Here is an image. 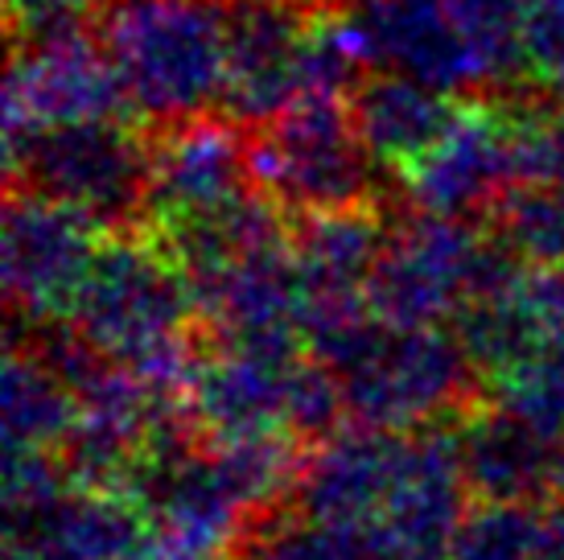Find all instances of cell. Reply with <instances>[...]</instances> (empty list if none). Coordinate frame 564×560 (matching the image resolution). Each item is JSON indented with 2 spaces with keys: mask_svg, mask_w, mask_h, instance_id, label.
<instances>
[{
  "mask_svg": "<svg viewBox=\"0 0 564 560\" xmlns=\"http://www.w3.org/2000/svg\"><path fill=\"white\" fill-rule=\"evenodd\" d=\"M66 326L104 358L120 363L149 388L182 405L198 367L194 293L153 231L104 235Z\"/></svg>",
  "mask_w": 564,
  "mask_h": 560,
  "instance_id": "obj_1",
  "label": "cell"
},
{
  "mask_svg": "<svg viewBox=\"0 0 564 560\" xmlns=\"http://www.w3.org/2000/svg\"><path fill=\"white\" fill-rule=\"evenodd\" d=\"M99 46L144 120L182 125L223 108L227 0H108Z\"/></svg>",
  "mask_w": 564,
  "mask_h": 560,
  "instance_id": "obj_2",
  "label": "cell"
},
{
  "mask_svg": "<svg viewBox=\"0 0 564 560\" xmlns=\"http://www.w3.org/2000/svg\"><path fill=\"white\" fill-rule=\"evenodd\" d=\"M346 417L371 429H424L482 384L454 326H392L376 313L322 351Z\"/></svg>",
  "mask_w": 564,
  "mask_h": 560,
  "instance_id": "obj_3",
  "label": "cell"
},
{
  "mask_svg": "<svg viewBox=\"0 0 564 560\" xmlns=\"http://www.w3.org/2000/svg\"><path fill=\"white\" fill-rule=\"evenodd\" d=\"M523 272L528 265H519L495 231H482L478 218L412 211L379 256L367 305L392 326H454L474 297L495 293Z\"/></svg>",
  "mask_w": 564,
  "mask_h": 560,
  "instance_id": "obj_4",
  "label": "cell"
},
{
  "mask_svg": "<svg viewBox=\"0 0 564 560\" xmlns=\"http://www.w3.org/2000/svg\"><path fill=\"white\" fill-rule=\"evenodd\" d=\"M251 170L289 218L376 206L379 165L359 140L350 99H297L251 137Z\"/></svg>",
  "mask_w": 564,
  "mask_h": 560,
  "instance_id": "obj_5",
  "label": "cell"
},
{
  "mask_svg": "<svg viewBox=\"0 0 564 560\" xmlns=\"http://www.w3.org/2000/svg\"><path fill=\"white\" fill-rule=\"evenodd\" d=\"M9 182L42 190L104 235L137 231L149 198V140L124 116L50 128L9 170Z\"/></svg>",
  "mask_w": 564,
  "mask_h": 560,
  "instance_id": "obj_6",
  "label": "cell"
},
{
  "mask_svg": "<svg viewBox=\"0 0 564 560\" xmlns=\"http://www.w3.org/2000/svg\"><path fill=\"white\" fill-rule=\"evenodd\" d=\"M104 231L30 186L9 190L0 227V280L9 310L30 322H63L95 265Z\"/></svg>",
  "mask_w": 564,
  "mask_h": 560,
  "instance_id": "obj_7",
  "label": "cell"
},
{
  "mask_svg": "<svg viewBox=\"0 0 564 560\" xmlns=\"http://www.w3.org/2000/svg\"><path fill=\"white\" fill-rule=\"evenodd\" d=\"M519 182L516 104L457 99L449 128L424 157L400 173L408 206L416 215L490 218L499 198Z\"/></svg>",
  "mask_w": 564,
  "mask_h": 560,
  "instance_id": "obj_8",
  "label": "cell"
},
{
  "mask_svg": "<svg viewBox=\"0 0 564 560\" xmlns=\"http://www.w3.org/2000/svg\"><path fill=\"white\" fill-rule=\"evenodd\" d=\"M128 111L132 108L108 50L91 37L63 46L13 50L4 75V132H0L4 173L50 128L120 120Z\"/></svg>",
  "mask_w": 564,
  "mask_h": 560,
  "instance_id": "obj_9",
  "label": "cell"
},
{
  "mask_svg": "<svg viewBox=\"0 0 564 560\" xmlns=\"http://www.w3.org/2000/svg\"><path fill=\"white\" fill-rule=\"evenodd\" d=\"M388 223L376 206L310 215L293 227V265L301 280V334L310 355H322L343 334L371 317L367 289L388 248Z\"/></svg>",
  "mask_w": 564,
  "mask_h": 560,
  "instance_id": "obj_10",
  "label": "cell"
},
{
  "mask_svg": "<svg viewBox=\"0 0 564 560\" xmlns=\"http://www.w3.org/2000/svg\"><path fill=\"white\" fill-rule=\"evenodd\" d=\"M239 128L243 125L219 116L165 125L149 144L144 231L161 235L203 223L260 190L251 170V137Z\"/></svg>",
  "mask_w": 564,
  "mask_h": 560,
  "instance_id": "obj_11",
  "label": "cell"
},
{
  "mask_svg": "<svg viewBox=\"0 0 564 560\" xmlns=\"http://www.w3.org/2000/svg\"><path fill=\"white\" fill-rule=\"evenodd\" d=\"M329 0H227V91L223 111L268 128L305 95L314 13Z\"/></svg>",
  "mask_w": 564,
  "mask_h": 560,
  "instance_id": "obj_12",
  "label": "cell"
},
{
  "mask_svg": "<svg viewBox=\"0 0 564 560\" xmlns=\"http://www.w3.org/2000/svg\"><path fill=\"white\" fill-rule=\"evenodd\" d=\"M305 346L276 343H215L198 358L186 388L189 417L215 441L293 429V379Z\"/></svg>",
  "mask_w": 564,
  "mask_h": 560,
  "instance_id": "obj_13",
  "label": "cell"
},
{
  "mask_svg": "<svg viewBox=\"0 0 564 560\" xmlns=\"http://www.w3.org/2000/svg\"><path fill=\"white\" fill-rule=\"evenodd\" d=\"M355 21L376 71H400L449 95L478 91L449 0H359Z\"/></svg>",
  "mask_w": 564,
  "mask_h": 560,
  "instance_id": "obj_14",
  "label": "cell"
},
{
  "mask_svg": "<svg viewBox=\"0 0 564 560\" xmlns=\"http://www.w3.org/2000/svg\"><path fill=\"white\" fill-rule=\"evenodd\" d=\"M457 99L462 95L437 91L400 71H371L350 95V116L379 170H392L400 177L449 128Z\"/></svg>",
  "mask_w": 564,
  "mask_h": 560,
  "instance_id": "obj_15",
  "label": "cell"
},
{
  "mask_svg": "<svg viewBox=\"0 0 564 560\" xmlns=\"http://www.w3.org/2000/svg\"><path fill=\"white\" fill-rule=\"evenodd\" d=\"M0 408H4V441L9 453H46L66 445L75 429V388L54 363H50L33 338L9 343L4 367H0Z\"/></svg>",
  "mask_w": 564,
  "mask_h": 560,
  "instance_id": "obj_16",
  "label": "cell"
},
{
  "mask_svg": "<svg viewBox=\"0 0 564 560\" xmlns=\"http://www.w3.org/2000/svg\"><path fill=\"white\" fill-rule=\"evenodd\" d=\"M457 450H462V466L482 486L519 491V486H532L535 478H544L556 441L535 433L532 424L511 417L507 408H495V412H478L466 420V429L457 437Z\"/></svg>",
  "mask_w": 564,
  "mask_h": 560,
  "instance_id": "obj_17",
  "label": "cell"
},
{
  "mask_svg": "<svg viewBox=\"0 0 564 560\" xmlns=\"http://www.w3.org/2000/svg\"><path fill=\"white\" fill-rule=\"evenodd\" d=\"M449 13L470 50L478 91L516 87L519 78H528L532 0H449Z\"/></svg>",
  "mask_w": 564,
  "mask_h": 560,
  "instance_id": "obj_18",
  "label": "cell"
},
{
  "mask_svg": "<svg viewBox=\"0 0 564 560\" xmlns=\"http://www.w3.org/2000/svg\"><path fill=\"white\" fill-rule=\"evenodd\" d=\"M490 231L532 272H564V186L516 182L490 211Z\"/></svg>",
  "mask_w": 564,
  "mask_h": 560,
  "instance_id": "obj_19",
  "label": "cell"
},
{
  "mask_svg": "<svg viewBox=\"0 0 564 560\" xmlns=\"http://www.w3.org/2000/svg\"><path fill=\"white\" fill-rule=\"evenodd\" d=\"M486 388L495 391L490 400H499V408L532 424L535 433H544L556 445L564 441V343L540 346Z\"/></svg>",
  "mask_w": 564,
  "mask_h": 560,
  "instance_id": "obj_20",
  "label": "cell"
},
{
  "mask_svg": "<svg viewBox=\"0 0 564 560\" xmlns=\"http://www.w3.org/2000/svg\"><path fill=\"white\" fill-rule=\"evenodd\" d=\"M108 0H4L13 50L63 46L99 30Z\"/></svg>",
  "mask_w": 564,
  "mask_h": 560,
  "instance_id": "obj_21",
  "label": "cell"
},
{
  "mask_svg": "<svg viewBox=\"0 0 564 560\" xmlns=\"http://www.w3.org/2000/svg\"><path fill=\"white\" fill-rule=\"evenodd\" d=\"M528 78L535 91L564 108V0H532Z\"/></svg>",
  "mask_w": 564,
  "mask_h": 560,
  "instance_id": "obj_22",
  "label": "cell"
},
{
  "mask_svg": "<svg viewBox=\"0 0 564 560\" xmlns=\"http://www.w3.org/2000/svg\"><path fill=\"white\" fill-rule=\"evenodd\" d=\"M540 289H544L552 334H556V343H564V272H540Z\"/></svg>",
  "mask_w": 564,
  "mask_h": 560,
  "instance_id": "obj_23",
  "label": "cell"
}]
</instances>
